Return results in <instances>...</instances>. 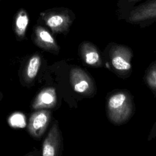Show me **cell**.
Here are the masks:
<instances>
[{
	"label": "cell",
	"instance_id": "obj_6",
	"mask_svg": "<svg viewBox=\"0 0 156 156\" xmlns=\"http://www.w3.org/2000/svg\"><path fill=\"white\" fill-rule=\"evenodd\" d=\"M78 55L84 64L93 68L104 66L102 53L98 46L89 41H82L78 46Z\"/></svg>",
	"mask_w": 156,
	"mask_h": 156
},
{
	"label": "cell",
	"instance_id": "obj_2",
	"mask_svg": "<svg viewBox=\"0 0 156 156\" xmlns=\"http://www.w3.org/2000/svg\"><path fill=\"white\" fill-rule=\"evenodd\" d=\"M133 55V51L129 46L114 42L108 43L102 52L107 68L124 79L128 78L132 73Z\"/></svg>",
	"mask_w": 156,
	"mask_h": 156
},
{
	"label": "cell",
	"instance_id": "obj_4",
	"mask_svg": "<svg viewBox=\"0 0 156 156\" xmlns=\"http://www.w3.org/2000/svg\"><path fill=\"white\" fill-rule=\"evenodd\" d=\"M69 82L73 90L86 98L94 97L97 91L92 76L82 68L75 66L69 71Z\"/></svg>",
	"mask_w": 156,
	"mask_h": 156
},
{
	"label": "cell",
	"instance_id": "obj_5",
	"mask_svg": "<svg viewBox=\"0 0 156 156\" xmlns=\"http://www.w3.org/2000/svg\"><path fill=\"white\" fill-rule=\"evenodd\" d=\"M124 20L132 24L144 27L156 21V0H147L128 9Z\"/></svg>",
	"mask_w": 156,
	"mask_h": 156
},
{
	"label": "cell",
	"instance_id": "obj_8",
	"mask_svg": "<svg viewBox=\"0 0 156 156\" xmlns=\"http://www.w3.org/2000/svg\"><path fill=\"white\" fill-rule=\"evenodd\" d=\"M51 118V112L41 110L33 113L30 118L28 130L35 138H40L45 132Z\"/></svg>",
	"mask_w": 156,
	"mask_h": 156
},
{
	"label": "cell",
	"instance_id": "obj_7",
	"mask_svg": "<svg viewBox=\"0 0 156 156\" xmlns=\"http://www.w3.org/2000/svg\"><path fill=\"white\" fill-rule=\"evenodd\" d=\"M60 130L57 121H55L51 128L42 147L43 156H56L60 154L63 142Z\"/></svg>",
	"mask_w": 156,
	"mask_h": 156
},
{
	"label": "cell",
	"instance_id": "obj_1",
	"mask_svg": "<svg viewBox=\"0 0 156 156\" xmlns=\"http://www.w3.org/2000/svg\"><path fill=\"white\" fill-rule=\"evenodd\" d=\"M135 105L131 93L126 89H116L106 97L105 112L108 120L115 126L127 123L135 113Z\"/></svg>",
	"mask_w": 156,
	"mask_h": 156
},
{
	"label": "cell",
	"instance_id": "obj_13",
	"mask_svg": "<svg viewBox=\"0 0 156 156\" xmlns=\"http://www.w3.org/2000/svg\"><path fill=\"white\" fill-rule=\"evenodd\" d=\"M41 61L40 57L36 55H34L29 61L26 69V78L29 80H32L35 78L40 66Z\"/></svg>",
	"mask_w": 156,
	"mask_h": 156
},
{
	"label": "cell",
	"instance_id": "obj_16",
	"mask_svg": "<svg viewBox=\"0 0 156 156\" xmlns=\"http://www.w3.org/2000/svg\"><path fill=\"white\" fill-rule=\"evenodd\" d=\"M155 138H156V121L154 122V124H153V126L150 130V132L147 136V140L148 141H150Z\"/></svg>",
	"mask_w": 156,
	"mask_h": 156
},
{
	"label": "cell",
	"instance_id": "obj_11",
	"mask_svg": "<svg viewBox=\"0 0 156 156\" xmlns=\"http://www.w3.org/2000/svg\"><path fill=\"white\" fill-rule=\"evenodd\" d=\"M29 24V17L26 11L21 9L16 15L15 20V32L19 38H24Z\"/></svg>",
	"mask_w": 156,
	"mask_h": 156
},
{
	"label": "cell",
	"instance_id": "obj_14",
	"mask_svg": "<svg viewBox=\"0 0 156 156\" xmlns=\"http://www.w3.org/2000/svg\"><path fill=\"white\" fill-rule=\"evenodd\" d=\"M9 123L15 127H23L25 126V118L21 113H15L9 119Z\"/></svg>",
	"mask_w": 156,
	"mask_h": 156
},
{
	"label": "cell",
	"instance_id": "obj_9",
	"mask_svg": "<svg viewBox=\"0 0 156 156\" xmlns=\"http://www.w3.org/2000/svg\"><path fill=\"white\" fill-rule=\"evenodd\" d=\"M33 40L39 48L50 52L58 54L60 47L52 35L44 27L37 25L34 27Z\"/></svg>",
	"mask_w": 156,
	"mask_h": 156
},
{
	"label": "cell",
	"instance_id": "obj_15",
	"mask_svg": "<svg viewBox=\"0 0 156 156\" xmlns=\"http://www.w3.org/2000/svg\"><path fill=\"white\" fill-rule=\"evenodd\" d=\"M141 0H120L119 1V2H121L122 4V5L127 8L128 9L132 8V7L135 6V5L141 1Z\"/></svg>",
	"mask_w": 156,
	"mask_h": 156
},
{
	"label": "cell",
	"instance_id": "obj_12",
	"mask_svg": "<svg viewBox=\"0 0 156 156\" xmlns=\"http://www.w3.org/2000/svg\"><path fill=\"white\" fill-rule=\"evenodd\" d=\"M143 80L146 86L156 97V60L152 62L146 68Z\"/></svg>",
	"mask_w": 156,
	"mask_h": 156
},
{
	"label": "cell",
	"instance_id": "obj_3",
	"mask_svg": "<svg viewBox=\"0 0 156 156\" xmlns=\"http://www.w3.org/2000/svg\"><path fill=\"white\" fill-rule=\"evenodd\" d=\"M40 17L53 33L66 35L76 18L74 12L66 7H54L40 13Z\"/></svg>",
	"mask_w": 156,
	"mask_h": 156
},
{
	"label": "cell",
	"instance_id": "obj_10",
	"mask_svg": "<svg viewBox=\"0 0 156 156\" xmlns=\"http://www.w3.org/2000/svg\"><path fill=\"white\" fill-rule=\"evenodd\" d=\"M57 103V96L55 90L53 88H48L43 90L37 96L33 103V108H53Z\"/></svg>",
	"mask_w": 156,
	"mask_h": 156
}]
</instances>
